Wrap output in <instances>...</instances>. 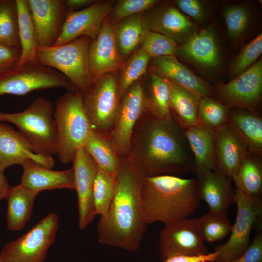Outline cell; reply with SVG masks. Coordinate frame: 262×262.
I'll list each match as a JSON object with an SVG mask.
<instances>
[{
	"label": "cell",
	"instance_id": "6da1fadb",
	"mask_svg": "<svg viewBox=\"0 0 262 262\" xmlns=\"http://www.w3.org/2000/svg\"><path fill=\"white\" fill-rule=\"evenodd\" d=\"M128 155L145 176L195 174L185 130L172 116L160 119L144 113L134 128Z\"/></svg>",
	"mask_w": 262,
	"mask_h": 262
},
{
	"label": "cell",
	"instance_id": "7a4b0ae2",
	"mask_svg": "<svg viewBox=\"0 0 262 262\" xmlns=\"http://www.w3.org/2000/svg\"><path fill=\"white\" fill-rule=\"evenodd\" d=\"M145 177L128 155L120 157L114 197L97 227L99 242L131 252L139 249L147 225L141 195Z\"/></svg>",
	"mask_w": 262,
	"mask_h": 262
},
{
	"label": "cell",
	"instance_id": "3957f363",
	"mask_svg": "<svg viewBox=\"0 0 262 262\" xmlns=\"http://www.w3.org/2000/svg\"><path fill=\"white\" fill-rule=\"evenodd\" d=\"M141 195L147 225L160 222L165 225L188 218L200 206L196 178L145 176Z\"/></svg>",
	"mask_w": 262,
	"mask_h": 262
},
{
	"label": "cell",
	"instance_id": "277c9868",
	"mask_svg": "<svg viewBox=\"0 0 262 262\" xmlns=\"http://www.w3.org/2000/svg\"><path fill=\"white\" fill-rule=\"evenodd\" d=\"M57 133V153L60 162L68 164L83 147L92 129L86 115L82 93L67 91L56 101L54 109Z\"/></svg>",
	"mask_w": 262,
	"mask_h": 262
},
{
	"label": "cell",
	"instance_id": "5b68a950",
	"mask_svg": "<svg viewBox=\"0 0 262 262\" xmlns=\"http://www.w3.org/2000/svg\"><path fill=\"white\" fill-rule=\"evenodd\" d=\"M54 108L49 100L38 98L24 110L17 113L0 112V121L12 123L39 155L57 153V133Z\"/></svg>",
	"mask_w": 262,
	"mask_h": 262
},
{
	"label": "cell",
	"instance_id": "8992f818",
	"mask_svg": "<svg viewBox=\"0 0 262 262\" xmlns=\"http://www.w3.org/2000/svg\"><path fill=\"white\" fill-rule=\"evenodd\" d=\"M92 39L82 36L61 45L38 46L37 61L53 68L66 77L82 94L93 82L89 66V52Z\"/></svg>",
	"mask_w": 262,
	"mask_h": 262
},
{
	"label": "cell",
	"instance_id": "52a82bcc",
	"mask_svg": "<svg viewBox=\"0 0 262 262\" xmlns=\"http://www.w3.org/2000/svg\"><path fill=\"white\" fill-rule=\"evenodd\" d=\"M54 88L78 92L64 75L38 62L17 65L0 74V96H22L36 90Z\"/></svg>",
	"mask_w": 262,
	"mask_h": 262
},
{
	"label": "cell",
	"instance_id": "ba28073f",
	"mask_svg": "<svg viewBox=\"0 0 262 262\" xmlns=\"http://www.w3.org/2000/svg\"><path fill=\"white\" fill-rule=\"evenodd\" d=\"M115 73L107 74L94 81L82 94L84 108L92 131L108 135L113 128L121 97Z\"/></svg>",
	"mask_w": 262,
	"mask_h": 262
},
{
	"label": "cell",
	"instance_id": "9c48e42d",
	"mask_svg": "<svg viewBox=\"0 0 262 262\" xmlns=\"http://www.w3.org/2000/svg\"><path fill=\"white\" fill-rule=\"evenodd\" d=\"M59 219L49 213L17 239L6 243L0 253V262H43L54 241Z\"/></svg>",
	"mask_w": 262,
	"mask_h": 262
},
{
	"label": "cell",
	"instance_id": "30bf717a",
	"mask_svg": "<svg viewBox=\"0 0 262 262\" xmlns=\"http://www.w3.org/2000/svg\"><path fill=\"white\" fill-rule=\"evenodd\" d=\"M234 203L237 207V214L230 237L225 243L214 247V251L218 253V262L233 260L246 249L250 245L252 228L262 215L261 197L251 196L236 189Z\"/></svg>",
	"mask_w": 262,
	"mask_h": 262
},
{
	"label": "cell",
	"instance_id": "8fae6325",
	"mask_svg": "<svg viewBox=\"0 0 262 262\" xmlns=\"http://www.w3.org/2000/svg\"><path fill=\"white\" fill-rule=\"evenodd\" d=\"M217 93L229 108L258 113L262 92V61L256 62L226 83L217 86Z\"/></svg>",
	"mask_w": 262,
	"mask_h": 262
},
{
	"label": "cell",
	"instance_id": "7c38bea8",
	"mask_svg": "<svg viewBox=\"0 0 262 262\" xmlns=\"http://www.w3.org/2000/svg\"><path fill=\"white\" fill-rule=\"evenodd\" d=\"M159 250L164 262L177 255L208 253L198 229L196 218H186L165 225L160 233Z\"/></svg>",
	"mask_w": 262,
	"mask_h": 262
},
{
	"label": "cell",
	"instance_id": "4fadbf2b",
	"mask_svg": "<svg viewBox=\"0 0 262 262\" xmlns=\"http://www.w3.org/2000/svg\"><path fill=\"white\" fill-rule=\"evenodd\" d=\"M144 112V87L138 81L121 97L115 120L110 134L120 157L128 155L134 128Z\"/></svg>",
	"mask_w": 262,
	"mask_h": 262
},
{
	"label": "cell",
	"instance_id": "5bb4252c",
	"mask_svg": "<svg viewBox=\"0 0 262 262\" xmlns=\"http://www.w3.org/2000/svg\"><path fill=\"white\" fill-rule=\"evenodd\" d=\"M125 64L116 43L115 23L107 17L90 46L89 66L93 82L107 74L122 70Z\"/></svg>",
	"mask_w": 262,
	"mask_h": 262
},
{
	"label": "cell",
	"instance_id": "9a60e30c",
	"mask_svg": "<svg viewBox=\"0 0 262 262\" xmlns=\"http://www.w3.org/2000/svg\"><path fill=\"white\" fill-rule=\"evenodd\" d=\"M113 1H99L82 9L68 11L54 45H61L82 36L95 39L113 9Z\"/></svg>",
	"mask_w": 262,
	"mask_h": 262
},
{
	"label": "cell",
	"instance_id": "2e32d148",
	"mask_svg": "<svg viewBox=\"0 0 262 262\" xmlns=\"http://www.w3.org/2000/svg\"><path fill=\"white\" fill-rule=\"evenodd\" d=\"M72 162L77 194L78 226L80 229H83L95 216L93 191L98 166L84 147L77 149Z\"/></svg>",
	"mask_w": 262,
	"mask_h": 262
},
{
	"label": "cell",
	"instance_id": "e0dca14e",
	"mask_svg": "<svg viewBox=\"0 0 262 262\" xmlns=\"http://www.w3.org/2000/svg\"><path fill=\"white\" fill-rule=\"evenodd\" d=\"M34 23L38 46L54 45L67 10L64 0H27Z\"/></svg>",
	"mask_w": 262,
	"mask_h": 262
},
{
	"label": "cell",
	"instance_id": "ac0fdd59",
	"mask_svg": "<svg viewBox=\"0 0 262 262\" xmlns=\"http://www.w3.org/2000/svg\"><path fill=\"white\" fill-rule=\"evenodd\" d=\"M29 161L49 169H52L55 164L52 156L35 153L19 131L0 122V171L4 172L12 165H22Z\"/></svg>",
	"mask_w": 262,
	"mask_h": 262
},
{
	"label": "cell",
	"instance_id": "d6986e66",
	"mask_svg": "<svg viewBox=\"0 0 262 262\" xmlns=\"http://www.w3.org/2000/svg\"><path fill=\"white\" fill-rule=\"evenodd\" d=\"M196 179L198 197L208 205L209 211H227L234 203L235 190L231 177L211 170L197 175Z\"/></svg>",
	"mask_w": 262,
	"mask_h": 262
},
{
	"label": "cell",
	"instance_id": "ffe728a7",
	"mask_svg": "<svg viewBox=\"0 0 262 262\" xmlns=\"http://www.w3.org/2000/svg\"><path fill=\"white\" fill-rule=\"evenodd\" d=\"M249 153L244 141L227 123L215 129L217 171L231 178L242 160Z\"/></svg>",
	"mask_w": 262,
	"mask_h": 262
},
{
	"label": "cell",
	"instance_id": "44dd1931",
	"mask_svg": "<svg viewBox=\"0 0 262 262\" xmlns=\"http://www.w3.org/2000/svg\"><path fill=\"white\" fill-rule=\"evenodd\" d=\"M22 166L23 172L20 184L28 189L39 193L57 189L75 190L73 168L55 171L42 167L33 161L27 162Z\"/></svg>",
	"mask_w": 262,
	"mask_h": 262
},
{
	"label": "cell",
	"instance_id": "7402d4cb",
	"mask_svg": "<svg viewBox=\"0 0 262 262\" xmlns=\"http://www.w3.org/2000/svg\"><path fill=\"white\" fill-rule=\"evenodd\" d=\"M176 54L206 67H215L220 63L219 48L214 34L210 28L194 32L178 47Z\"/></svg>",
	"mask_w": 262,
	"mask_h": 262
},
{
	"label": "cell",
	"instance_id": "603a6c76",
	"mask_svg": "<svg viewBox=\"0 0 262 262\" xmlns=\"http://www.w3.org/2000/svg\"><path fill=\"white\" fill-rule=\"evenodd\" d=\"M192 153L195 174L217 171L215 158V129L197 124L184 129Z\"/></svg>",
	"mask_w": 262,
	"mask_h": 262
},
{
	"label": "cell",
	"instance_id": "cb8c5ba5",
	"mask_svg": "<svg viewBox=\"0 0 262 262\" xmlns=\"http://www.w3.org/2000/svg\"><path fill=\"white\" fill-rule=\"evenodd\" d=\"M154 65L159 75L190 91L199 99L211 95L210 86L180 62L175 56L155 58Z\"/></svg>",
	"mask_w": 262,
	"mask_h": 262
},
{
	"label": "cell",
	"instance_id": "d4e9b609",
	"mask_svg": "<svg viewBox=\"0 0 262 262\" xmlns=\"http://www.w3.org/2000/svg\"><path fill=\"white\" fill-rule=\"evenodd\" d=\"M145 17L148 29L172 39L177 44L185 41L194 33V25L181 12L168 7Z\"/></svg>",
	"mask_w": 262,
	"mask_h": 262
},
{
	"label": "cell",
	"instance_id": "484cf974",
	"mask_svg": "<svg viewBox=\"0 0 262 262\" xmlns=\"http://www.w3.org/2000/svg\"><path fill=\"white\" fill-rule=\"evenodd\" d=\"M227 123L244 141L250 153L262 155V118L259 113L229 110Z\"/></svg>",
	"mask_w": 262,
	"mask_h": 262
},
{
	"label": "cell",
	"instance_id": "4316f807",
	"mask_svg": "<svg viewBox=\"0 0 262 262\" xmlns=\"http://www.w3.org/2000/svg\"><path fill=\"white\" fill-rule=\"evenodd\" d=\"M39 192L19 184L9 188L5 199L7 202V228L11 231L21 230L32 214L35 200Z\"/></svg>",
	"mask_w": 262,
	"mask_h": 262
},
{
	"label": "cell",
	"instance_id": "83f0119b",
	"mask_svg": "<svg viewBox=\"0 0 262 262\" xmlns=\"http://www.w3.org/2000/svg\"><path fill=\"white\" fill-rule=\"evenodd\" d=\"M168 82L171 116L184 129L198 124L197 109L199 98L190 91Z\"/></svg>",
	"mask_w": 262,
	"mask_h": 262
},
{
	"label": "cell",
	"instance_id": "f1b7e54d",
	"mask_svg": "<svg viewBox=\"0 0 262 262\" xmlns=\"http://www.w3.org/2000/svg\"><path fill=\"white\" fill-rule=\"evenodd\" d=\"M83 147L100 169L113 176H116L120 157L109 135L92 131Z\"/></svg>",
	"mask_w": 262,
	"mask_h": 262
},
{
	"label": "cell",
	"instance_id": "f546056e",
	"mask_svg": "<svg viewBox=\"0 0 262 262\" xmlns=\"http://www.w3.org/2000/svg\"><path fill=\"white\" fill-rule=\"evenodd\" d=\"M231 178L237 189L251 196L261 197L262 157L248 153L242 160Z\"/></svg>",
	"mask_w": 262,
	"mask_h": 262
},
{
	"label": "cell",
	"instance_id": "4dcf8cb0",
	"mask_svg": "<svg viewBox=\"0 0 262 262\" xmlns=\"http://www.w3.org/2000/svg\"><path fill=\"white\" fill-rule=\"evenodd\" d=\"M149 30L144 13L130 16L115 23L116 43L124 58L140 45Z\"/></svg>",
	"mask_w": 262,
	"mask_h": 262
},
{
	"label": "cell",
	"instance_id": "1f68e13d",
	"mask_svg": "<svg viewBox=\"0 0 262 262\" xmlns=\"http://www.w3.org/2000/svg\"><path fill=\"white\" fill-rule=\"evenodd\" d=\"M16 1L18 11V34L21 49V56L17 65L38 62L36 59L38 46L36 34L27 0Z\"/></svg>",
	"mask_w": 262,
	"mask_h": 262
},
{
	"label": "cell",
	"instance_id": "d6a6232c",
	"mask_svg": "<svg viewBox=\"0 0 262 262\" xmlns=\"http://www.w3.org/2000/svg\"><path fill=\"white\" fill-rule=\"evenodd\" d=\"M145 112L160 119L171 116L170 93L167 80L152 74L148 92L144 90Z\"/></svg>",
	"mask_w": 262,
	"mask_h": 262
},
{
	"label": "cell",
	"instance_id": "836d02e7",
	"mask_svg": "<svg viewBox=\"0 0 262 262\" xmlns=\"http://www.w3.org/2000/svg\"><path fill=\"white\" fill-rule=\"evenodd\" d=\"M196 218L198 229L204 241L208 242L218 241L231 232L232 225L227 211H209Z\"/></svg>",
	"mask_w": 262,
	"mask_h": 262
},
{
	"label": "cell",
	"instance_id": "e575fe53",
	"mask_svg": "<svg viewBox=\"0 0 262 262\" xmlns=\"http://www.w3.org/2000/svg\"><path fill=\"white\" fill-rule=\"evenodd\" d=\"M116 188L115 177L98 167L93 191L95 216L99 215L103 217L106 215L114 197Z\"/></svg>",
	"mask_w": 262,
	"mask_h": 262
},
{
	"label": "cell",
	"instance_id": "d590c367",
	"mask_svg": "<svg viewBox=\"0 0 262 262\" xmlns=\"http://www.w3.org/2000/svg\"><path fill=\"white\" fill-rule=\"evenodd\" d=\"M0 43L20 48L16 0H0Z\"/></svg>",
	"mask_w": 262,
	"mask_h": 262
},
{
	"label": "cell",
	"instance_id": "8d00e7d4",
	"mask_svg": "<svg viewBox=\"0 0 262 262\" xmlns=\"http://www.w3.org/2000/svg\"><path fill=\"white\" fill-rule=\"evenodd\" d=\"M229 108L210 96L199 99L197 109L198 124L216 129L227 123Z\"/></svg>",
	"mask_w": 262,
	"mask_h": 262
},
{
	"label": "cell",
	"instance_id": "74e56055",
	"mask_svg": "<svg viewBox=\"0 0 262 262\" xmlns=\"http://www.w3.org/2000/svg\"><path fill=\"white\" fill-rule=\"evenodd\" d=\"M150 59L149 55L139 49L125 62L118 80L121 98L128 88L145 74Z\"/></svg>",
	"mask_w": 262,
	"mask_h": 262
},
{
	"label": "cell",
	"instance_id": "f35d334b",
	"mask_svg": "<svg viewBox=\"0 0 262 262\" xmlns=\"http://www.w3.org/2000/svg\"><path fill=\"white\" fill-rule=\"evenodd\" d=\"M140 49L151 57L175 56L177 44L172 39L159 33L149 30L140 44Z\"/></svg>",
	"mask_w": 262,
	"mask_h": 262
},
{
	"label": "cell",
	"instance_id": "ab89813d",
	"mask_svg": "<svg viewBox=\"0 0 262 262\" xmlns=\"http://www.w3.org/2000/svg\"><path fill=\"white\" fill-rule=\"evenodd\" d=\"M262 52V34L258 35L241 51L234 60L231 75L238 76L253 65Z\"/></svg>",
	"mask_w": 262,
	"mask_h": 262
},
{
	"label": "cell",
	"instance_id": "60d3db41",
	"mask_svg": "<svg viewBox=\"0 0 262 262\" xmlns=\"http://www.w3.org/2000/svg\"><path fill=\"white\" fill-rule=\"evenodd\" d=\"M224 17L229 36L233 39L240 36L246 28L249 13L243 5H232L224 11Z\"/></svg>",
	"mask_w": 262,
	"mask_h": 262
},
{
	"label": "cell",
	"instance_id": "b9f144b4",
	"mask_svg": "<svg viewBox=\"0 0 262 262\" xmlns=\"http://www.w3.org/2000/svg\"><path fill=\"white\" fill-rule=\"evenodd\" d=\"M156 0H118L110 13L111 20L115 23L130 16L144 13L153 7Z\"/></svg>",
	"mask_w": 262,
	"mask_h": 262
},
{
	"label": "cell",
	"instance_id": "7bdbcfd3",
	"mask_svg": "<svg viewBox=\"0 0 262 262\" xmlns=\"http://www.w3.org/2000/svg\"><path fill=\"white\" fill-rule=\"evenodd\" d=\"M227 262H262V232L256 233L252 242L238 257Z\"/></svg>",
	"mask_w": 262,
	"mask_h": 262
},
{
	"label": "cell",
	"instance_id": "ee69618b",
	"mask_svg": "<svg viewBox=\"0 0 262 262\" xmlns=\"http://www.w3.org/2000/svg\"><path fill=\"white\" fill-rule=\"evenodd\" d=\"M20 56V47L0 43V74L17 66Z\"/></svg>",
	"mask_w": 262,
	"mask_h": 262
},
{
	"label": "cell",
	"instance_id": "f6af8a7d",
	"mask_svg": "<svg viewBox=\"0 0 262 262\" xmlns=\"http://www.w3.org/2000/svg\"><path fill=\"white\" fill-rule=\"evenodd\" d=\"M177 6L183 13L196 22H200L204 18L205 13L202 3L197 0H178Z\"/></svg>",
	"mask_w": 262,
	"mask_h": 262
},
{
	"label": "cell",
	"instance_id": "bcb514c9",
	"mask_svg": "<svg viewBox=\"0 0 262 262\" xmlns=\"http://www.w3.org/2000/svg\"><path fill=\"white\" fill-rule=\"evenodd\" d=\"M216 251L199 255H177L167 259L164 262H209L217 259Z\"/></svg>",
	"mask_w": 262,
	"mask_h": 262
},
{
	"label": "cell",
	"instance_id": "7dc6e473",
	"mask_svg": "<svg viewBox=\"0 0 262 262\" xmlns=\"http://www.w3.org/2000/svg\"><path fill=\"white\" fill-rule=\"evenodd\" d=\"M96 0H66L65 4L68 11H77L86 8L96 3Z\"/></svg>",
	"mask_w": 262,
	"mask_h": 262
},
{
	"label": "cell",
	"instance_id": "c3c4849f",
	"mask_svg": "<svg viewBox=\"0 0 262 262\" xmlns=\"http://www.w3.org/2000/svg\"><path fill=\"white\" fill-rule=\"evenodd\" d=\"M10 187L4 172L0 171V201L5 199Z\"/></svg>",
	"mask_w": 262,
	"mask_h": 262
},
{
	"label": "cell",
	"instance_id": "681fc988",
	"mask_svg": "<svg viewBox=\"0 0 262 262\" xmlns=\"http://www.w3.org/2000/svg\"><path fill=\"white\" fill-rule=\"evenodd\" d=\"M215 262H218L217 260L215 261Z\"/></svg>",
	"mask_w": 262,
	"mask_h": 262
},
{
	"label": "cell",
	"instance_id": "f907efd6",
	"mask_svg": "<svg viewBox=\"0 0 262 262\" xmlns=\"http://www.w3.org/2000/svg\"><path fill=\"white\" fill-rule=\"evenodd\" d=\"M215 262V261H213V262Z\"/></svg>",
	"mask_w": 262,
	"mask_h": 262
},
{
	"label": "cell",
	"instance_id": "816d5d0a",
	"mask_svg": "<svg viewBox=\"0 0 262 262\" xmlns=\"http://www.w3.org/2000/svg\"><path fill=\"white\" fill-rule=\"evenodd\" d=\"M0 122H1L0 121Z\"/></svg>",
	"mask_w": 262,
	"mask_h": 262
}]
</instances>
